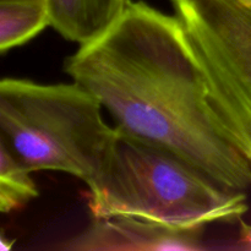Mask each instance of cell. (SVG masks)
<instances>
[{"label": "cell", "mask_w": 251, "mask_h": 251, "mask_svg": "<svg viewBox=\"0 0 251 251\" xmlns=\"http://www.w3.org/2000/svg\"><path fill=\"white\" fill-rule=\"evenodd\" d=\"M51 26L49 0H0V50L22 46Z\"/></svg>", "instance_id": "52a82bcc"}, {"label": "cell", "mask_w": 251, "mask_h": 251, "mask_svg": "<svg viewBox=\"0 0 251 251\" xmlns=\"http://www.w3.org/2000/svg\"><path fill=\"white\" fill-rule=\"evenodd\" d=\"M130 0H49L51 27L65 39L87 43L109 28Z\"/></svg>", "instance_id": "8992f818"}, {"label": "cell", "mask_w": 251, "mask_h": 251, "mask_svg": "<svg viewBox=\"0 0 251 251\" xmlns=\"http://www.w3.org/2000/svg\"><path fill=\"white\" fill-rule=\"evenodd\" d=\"M64 69L120 132L171 151L230 190L251 186V164L221 127L205 74L174 14L130 0Z\"/></svg>", "instance_id": "6da1fadb"}, {"label": "cell", "mask_w": 251, "mask_h": 251, "mask_svg": "<svg viewBox=\"0 0 251 251\" xmlns=\"http://www.w3.org/2000/svg\"><path fill=\"white\" fill-rule=\"evenodd\" d=\"M240 222V230H239V245L242 249L245 250H251V226L247 225L245 222H243L242 220Z\"/></svg>", "instance_id": "9c48e42d"}, {"label": "cell", "mask_w": 251, "mask_h": 251, "mask_svg": "<svg viewBox=\"0 0 251 251\" xmlns=\"http://www.w3.org/2000/svg\"><path fill=\"white\" fill-rule=\"evenodd\" d=\"M203 228H176L136 217L93 218L60 248L70 251H195L205 249Z\"/></svg>", "instance_id": "5b68a950"}, {"label": "cell", "mask_w": 251, "mask_h": 251, "mask_svg": "<svg viewBox=\"0 0 251 251\" xmlns=\"http://www.w3.org/2000/svg\"><path fill=\"white\" fill-rule=\"evenodd\" d=\"M0 242H1V250H2V251L10 250V249H11L12 244H14V242H11V243H7V242H9V240H6V239H5V238H4V235H2V237H1V239H0Z\"/></svg>", "instance_id": "30bf717a"}, {"label": "cell", "mask_w": 251, "mask_h": 251, "mask_svg": "<svg viewBox=\"0 0 251 251\" xmlns=\"http://www.w3.org/2000/svg\"><path fill=\"white\" fill-rule=\"evenodd\" d=\"M93 218L136 217L176 228L233 223L247 195L230 190L171 151L119 131L100 173L88 184Z\"/></svg>", "instance_id": "7a4b0ae2"}, {"label": "cell", "mask_w": 251, "mask_h": 251, "mask_svg": "<svg viewBox=\"0 0 251 251\" xmlns=\"http://www.w3.org/2000/svg\"><path fill=\"white\" fill-rule=\"evenodd\" d=\"M221 127L251 164V0H171Z\"/></svg>", "instance_id": "277c9868"}, {"label": "cell", "mask_w": 251, "mask_h": 251, "mask_svg": "<svg viewBox=\"0 0 251 251\" xmlns=\"http://www.w3.org/2000/svg\"><path fill=\"white\" fill-rule=\"evenodd\" d=\"M80 83L0 82V142L29 172L56 171L88 184L100 173L119 130Z\"/></svg>", "instance_id": "3957f363"}, {"label": "cell", "mask_w": 251, "mask_h": 251, "mask_svg": "<svg viewBox=\"0 0 251 251\" xmlns=\"http://www.w3.org/2000/svg\"><path fill=\"white\" fill-rule=\"evenodd\" d=\"M29 172L0 142V211L10 213L39 195Z\"/></svg>", "instance_id": "ba28073f"}]
</instances>
